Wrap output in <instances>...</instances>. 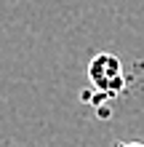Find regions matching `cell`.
Masks as SVG:
<instances>
[{"label":"cell","mask_w":144,"mask_h":147,"mask_svg":"<svg viewBox=\"0 0 144 147\" xmlns=\"http://www.w3.org/2000/svg\"><path fill=\"white\" fill-rule=\"evenodd\" d=\"M88 78L94 83V88L101 94H117L125 86V75H123V62L115 54H96L88 64Z\"/></svg>","instance_id":"1"},{"label":"cell","mask_w":144,"mask_h":147,"mask_svg":"<svg viewBox=\"0 0 144 147\" xmlns=\"http://www.w3.org/2000/svg\"><path fill=\"white\" fill-rule=\"evenodd\" d=\"M115 147H144V142H120V144H115Z\"/></svg>","instance_id":"2"}]
</instances>
